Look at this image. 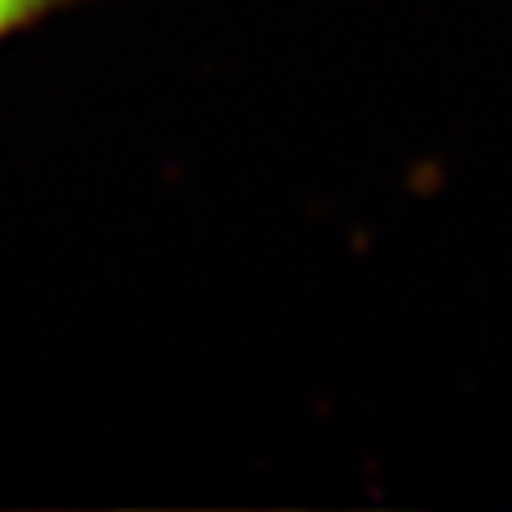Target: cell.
<instances>
[{"instance_id":"1","label":"cell","mask_w":512,"mask_h":512,"mask_svg":"<svg viewBox=\"0 0 512 512\" xmlns=\"http://www.w3.org/2000/svg\"><path fill=\"white\" fill-rule=\"evenodd\" d=\"M77 5H85V0H0V49Z\"/></svg>"}]
</instances>
